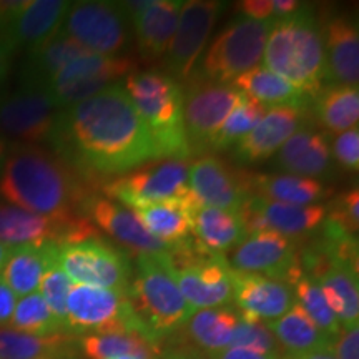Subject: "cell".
Masks as SVG:
<instances>
[{"label": "cell", "mask_w": 359, "mask_h": 359, "mask_svg": "<svg viewBox=\"0 0 359 359\" xmlns=\"http://www.w3.org/2000/svg\"><path fill=\"white\" fill-rule=\"evenodd\" d=\"M52 142L82 168L103 175L127 173L156 161L151 135L123 83L60 111Z\"/></svg>", "instance_id": "1"}, {"label": "cell", "mask_w": 359, "mask_h": 359, "mask_svg": "<svg viewBox=\"0 0 359 359\" xmlns=\"http://www.w3.org/2000/svg\"><path fill=\"white\" fill-rule=\"evenodd\" d=\"M0 196L17 208L55 219H75L88 198L82 183L55 154L34 145L8 151L0 173Z\"/></svg>", "instance_id": "2"}, {"label": "cell", "mask_w": 359, "mask_h": 359, "mask_svg": "<svg viewBox=\"0 0 359 359\" xmlns=\"http://www.w3.org/2000/svg\"><path fill=\"white\" fill-rule=\"evenodd\" d=\"M263 62L304 95L313 98L326 85L323 29L309 8L275 17L264 45Z\"/></svg>", "instance_id": "3"}, {"label": "cell", "mask_w": 359, "mask_h": 359, "mask_svg": "<svg viewBox=\"0 0 359 359\" xmlns=\"http://www.w3.org/2000/svg\"><path fill=\"white\" fill-rule=\"evenodd\" d=\"M123 88L151 135L156 161L190 158L180 82L167 72H133L125 77Z\"/></svg>", "instance_id": "4"}, {"label": "cell", "mask_w": 359, "mask_h": 359, "mask_svg": "<svg viewBox=\"0 0 359 359\" xmlns=\"http://www.w3.org/2000/svg\"><path fill=\"white\" fill-rule=\"evenodd\" d=\"M135 264L137 271L128 288L130 303L147 338L160 344L161 339L182 330L195 309L178 290L167 253H138Z\"/></svg>", "instance_id": "5"}, {"label": "cell", "mask_w": 359, "mask_h": 359, "mask_svg": "<svg viewBox=\"0 0 359 359\" xmlns=\"http://www.w3.org/2000/svg\"><path fill=\"white\" fill-rule=\"evenodd\" d=\"M167 259L178 290L195 311L233 303V269L223 255L203 248L190 238L175 245Z\"/></svg>", "instance_id": "6"}, {"label": "cell", "mask_w": 359, "mask_h": 359, "mask_svg": "<svg viewBox=\"0 0 359 359\" xmlns=\"http://www.w3.org/2000/svg\"><path fill=\"white\" fill-rule=\"evenodd\" d=\"M275 17L253 20L238 17L217 35L201 60V77L210 82L228 85L255 69L263 60L264 45Z\"/></svg>", "instance_id": "7"}, {"label": "cell", "mask_w": 359, "mask_h": 359, "mask_svg": "<svg viewBox=\"0 0 359 359\" xmlns=\"http://www.w3.org/2000/svg\"><path fill=\"white\" fill-rule=\"evenodd\" d=\"M65 327L69 333L80 336L107 333H138L145 336L130 303L128 293L88 285L70 286L67 296Z\"/></svg>", "instance_id": "8"}, {"label": "cell", "mask_w": 359, "mask_h": 359, "mask_svg": "<svg viewBox=\"0 0 359 359\" xmlns=\"http://www.w3.org/2000/svg\"><path fill=\"white\" fill-rule=\"evenodd\" d=\"M57 263L77 285L128 293L132 269L127 255L100 238L57 243Z\"/></svg>", "instance_id": "9"}, {"label": "cell", "mask_w": 359, "mask_h": 359, "mask_svg": "<svg viewBox=\"0 0 359 359\" xmlns=\"http://www.w3.org/2000/svg\"><path fill=\"white\" fill-rule=\"evenodd\" d=\"M183 88V125L193 154L210 150L215 135L240 100L241 92L231 85L191 77Z\"/></svg>", "instance_id": "10"}, {"label": "cell", "mask_w": 359, "mask_h": 359, "mask_svg": "<svg viewBox=\"0 0 359 359\" xmlns=\"http://www.w3.org/2000/svg\"><path fill=\"white\" fill-rule=\"evenodd\" d=\"M137 72V62L120 55H90L80 57L65 65L45 92L52 97L58 109L72 105L97 95L103 88L116 83L118 79L128 77Z\"/></svg>", "instance_id": "11"}, {"label": "cell", "mask_w": 359, "mask_h": 359, "mask_svg": "<svg viewBox=\"0 0 359 359\" xmlns=\"http://www.w3.org/2000/svg\"><path fill=\"white\" fill-rule=\"evenodd\" d=\"M103 193L123 206H130V210L155 201L187 198L191 195L188 165L180 160L151 161L105 183Z\"/></svg>", "instance_id": "12"}, {"label": "cell", "mask_w": 359, "mask_h": 359, "mask_svg": "<svg viewBox=\"0 0 359 359\" xmlns=\"http://www.w3.org/2000/svg\"><path fill=\"white\" fill-rule=\"evenodd\" d=\"M228 263L236 273L271 278L290 286L303 275L296 241L275 231L246 235L235 246Z\"/></svg>", "instance_id": "13"}, {"label": "cell", "mask_w": 359, "mask_h": 359, "mask_svg": "<svg viewBox=\"0 0 359 359\" xmlns=\"http://www.w3.org/2000/svg\"><path fill=\"white\" fill-rule=\"evenodd\" d=\"M62 30L95 55H115L130 40L128 17L114 2H75Z\"/></svg>", "instance_id": "14"}, {"label": "cell", "mask_w": 359, "mask_h": 359, "mask_svg": "<svg viewBox=\"0 0 359 359\" xmlns=\"http://www.w3.org/2000/svg\"><path fill=\"white\" fill-rule=\"evenodd\" d=\"M90 238H98V231L87 217L55 219L17 206L0 205V243L42 246L47 243H72Z\"/></svg>", "instance_id": "15"}, {"label": "cell", "mask_w": 359, "mask_h": 359, "mask_svg": "<svg viewBox=\"0 0 359 359\" xmlns=\"http://www.w3.org/2000/svg\"><path fill=\"white\" fill-rule=\"evenodd\" d=\"M60 111L45 90L20 88L0 98V137L25 145L52 142Z\"/></svg>", "instance_id": "16"}, {"label": "cell", "mask_w": 359, "mask_h": 359, "mask_svg": "<svg viewBox=\"0 0 359 359\" xmlns=\"http://www.w3.org/2000/svg\"><path fill=\"white\" fill-rule=\"evenodd\" d=\"M223 4L217 0H188L183 2L177 30L167 50V74L177 82L188 80L205 50L217 24Z\"/></svg>", "instance_id": "17"}, {"label": "cell", "mask_w": 359, "mask_h": 359, "mask_svg": "<svg viewBox=\"0 0 359 359\" xmlns=\"http://www.w3.org/2000/svg\"><path fill=\"white\" fill-rule=\"evenodd\" d=\"M251 177L235 172L215 155H203L188 167V188L198 205L240 212L251 196Z\"/></svg>", "instance_id": "18"}, {"label": "cell", "mask_w": 359, "mask_h": 359, "mask_svg": "<svg viewBox=\"0 0 359 359\" xmlns=\"http://www.w3.org/2000/svg\"><path fill=\"white\" fill-rule=\"evenodd\" d=\"M326 208L327 206L320 203L302 206L278 203L262 196H250L238 215L246 235L258 231H275L296 240L321 226L326 218Z\"/></svg>", "instance_id": "19"}, {"label": "cell", "mask_w": 359, "mask_h": 359, "mask_svg": "<svg viewBox=\"0 0 359 359\" xmlns=\"http://www.w3.org/2000/svg\"><path fill=\"white\" fill-rule=\"evenodd\" d=\"M82 210L90 217V222L110 235L123 248L133 251V255H163L175 246L163 243L158 238L150 235L132 210L109 198L88 196L83 201Z\"/></svg>", "instance_id": "20"}, {"label": "cell", "mask_w": 359, "mask_h": 359, "mask_svg": "<svg viewBox=\"0 0 359 359\" xmlns=\"http://www.w3.org/2000/svg\"><path fill=\"white\" fill-rule=\"evenodd\" d=\"M303 107H273L264 111L251 132L236 143V156L245 163L271 158L293 135L303 128Z\"/></svg>", "instance_id": "21"}, {"label": "cell", "mask_w": 359, "mask_h": 359, "mask_svg": "<svg viewBox=\"0 0 359 359\" xmlns=\"http://www.w3.org/2000/svg\"><path fill=\"white\" fill-rule=\"evenodd\" d=\"M233 302L241 316L269 323L293 306L294 294L286 283L233 271Z\"/></svg>", "instance_id": "22"}, {"label": "cell", "mask_w": 359, "mask_h": 359, "mask_svg": "<svg viewBox=\"0 0 359 359\" xmlns=\"http://www.w3.org/2000/svg\"><path fill=\"white\" fill-rule=\"evenodd\" d=\"M321 29L326 55V87H358L359 32L356 20L346 15H334L326 20Z\"/></svg>", "instance_id": "23"}, {"label": "cell", "mask_w": 359, "mask_h": 359, "mask_svg": "<svg viewBox=\"0 0 359 359\" xmlns=\"http://www.w3.org/2000/svg\"><path fill=\"white\" fill-rule=\"evenodd\" d=\"M70 6L72 2L65 0H27L25 7L0 37L13 52L17 47L30 50L60 32Z\"/></svg>", "instance_id": "24"}, {"label": "cell", "mask_w": 359, "mask_h": 359, "mask_svg": "<svg viewBox=\"0 0 359 359\" xmlns=\"http://www.w3.org/2000/svg\"><path fill=\"white\" fill-rule=\"evenodd\" d=\"M85 55H90L87 48L60 30L53 37L29 50L20 72L22 88L47 90L48 83L58 72L70 62Z\"/></svg>", "instance_id": "25"}, {"label": "cell", "mask_w": 359, "mask_h": 359, "mask_svg": "<svg viewBox=\"0 0 359 359\" xmlns=\"http://www.w3.org/2000/svg\"><path fill=\"white\" fill-rule=\"evenodd\" d=\"M182 0H150L132 19L138 50L148 58L165 55L177 30Z\"/></svg>", "instance_id": "26"}, {"label": "cell", "mask_w": 359, "mask_h": 359, "mask_svg": "<svg viewBox=\"0 0 359 359\" xmlns=\"http://www.w3.org/2000/svg\"><path fill=\"white\" fill-rule=\"evenodd\" d=\"M198 205L193 195L187 198L155 201L132 208L147 231L167 245L190 240L193 233V208Z\"/></svg>", "instance_id": "27"}, {"label": "cell", "mask_w": 359, "mask_h": 359, "mask_svg": "<svg viewBox=\"0 0 359 359\" xmlns=\"http://www.w3.org/2000/svg\"><path fill=\"white\" fill-rule=\"evenodd\" d=\"M278 163L290 175L316 180L330 170V143L323 133L303 127L280 148Z\"/></svg>", "instance_id": "28"}, {"label": "cell", "mask_w": 359, "mask_h": 359, "mask_svg": "<svg viewBox=\"0 0 359 359\" xmlns=\"http://www.w3.org/2000/svg\"><path fill=\"white\" fill-rule=\"evenodd\" d=\"M266 325L275 334L283 353L286 351V356H306L331 348L333 343V339L327 338L314 325V321L298 303H294L278 320L269 321Z\"/></svg>", "instance_id": "29"}, {"label": "cell", "mask_w": 359, "mask_h": 359, "mask_svg": "<svg viewBox=\"0 0 359 359\" xmlns=\"http://www.w3.org/2000/svg\"><path fill=\"white\" fill-rule=\"evenodd\" d=\"M193 236L203 248L222 255L235 248L246 231L236 212L196 205L193 208Z\"/></svg>", "instance_id": "30"}, {"label": "cell", "mask_w": 359, "mask_h": 359, "mask_svg": "<svg viewBox=\"0 0 359 359\" xmlns=\"http://www.w3.org/2000/svg\"><path fill=\"white\" fill-rule=\"evenodd\" d=\"M57 243L42 246H13L2 268V280L15 296L35 293L43 271L55 257Z\"/></svg>", "instance_id": "31"}, {"label": "cell", "mask_w": 359, "mask_h": 359, "mask_svg": "<svg viewBox=\"0 0 359 359\" xmlns=\"http://www.w3.org/2000/svg\"><path fill=\"white\" fill-rule=\"evenodd\" d=\"M251 196L288 205H316L326 196V187L320 180L298 175H251Z\"/></svg>", "instance_id": "32"}, {"label": "cell", "mask_w": 359, "mask_h": 359, "mask_svg": "<svg viewBox=\"0 0 359 359\" xmlns=\"http://www.w3.org/2000/svg\"><path fill=\"white\" fill-rule=\"evenodd\" d=\"M238 92L245 93L262 103L263 107H306L309 97L294 88L290 82L268 70L266 67H255L231 82Z\"/></svg>", "instance_id": "33"}, {"label": "cell", "mask_w": 359, "mask_h": 359, "mask_svg": "<svg viewBox=\"0 0 359 359\" xmlns=\"http://www.w3.org/2000/svg\"><path fill=\"white\" fill-rule=\"evenodd\" d=\"M313 114L330 133H343L358 127L359 90L348 85H327L313 97Z\"/></svg>", "instance_id": "34"}, {"label": "cell", "mask_w": 359, "mask_h": 359, "mask_svg": "<svg viewBox=\"0 0 359 359\" xmlns=\"http://www.w3.org/2000/svg\"><path fill=\"white\" fill-rule=\"evenodd\" d=\"M74 354L69 334L34 336L0 327V359H64Z\"/></svg>", "instance_id": "35"}, {"label": "cell", "mask_w": 359, "mask_h": 359, "mask_svg": "<svg viewBox=\"0 0 359 359\" xmlns=\"http://www.w3.org/2000/svg\"><path fill=\"white\" fill-rule=\"evenodd\" d=\"M236 323L238 314L230 308H213L193 313L183 327L188 339L203 354H210L230 346Z\"/></svg>", "instance_id": "36"}, {"label": "cell", "mask_w": 359, "mask_h": 359, "mask_svg": "<svg viewBox=\"0 0 359 359\" xmlns=\"http://www.w3.org/2000/svg\"><path fill=\"white\" fill-rule=\"evenodd\" d=\"M80 348L88 359H115L120 356H140L156 359L160 346L138 333L87 334L80 339Z\"/></svg>", "instance_id": "37"}, {"label": "cell", "mask_w": 359, "mask_h": 359, "mask_svg": "<svg viewBox=\"0 0 359 359\" xmlns=\"http://www.w3.org/2000/svg\"><path fill=\"white\" fill-rule=\"evenodd\" d=\"M8 326L13 331L34 336H50L65 331L37 291L22 296L20 302L15 304Z\"/></svg>", "instance_id": "38"}, {"label": "cell", "mask_w": 359, "mask_h": 359, "mask_svg": "<svg viewBox=\"0 0 359 359\" xmlns=\"http://www.w3.org/2000/svg\"><path fill=\"white\" fill-rule=\"evenodd\" d=\"M264 111H266V107L241 93L235 109L230 111L222 128L215 135L210 150H226L231 145H236L241 138H245L251 130L257 127Z\"/></svg>", "instance_id": "39"}, {"label": "cell", "mask_w": 359, "mask_h": 359, "mask_svg": "<svg viewBox=\"0 0 359 359\" xmlns=\"http://www.w3.org/2000/svg\"><path fill=\"white\" fill-rule=\"evenodd\" d=\"M291 290H293V294L296 296V299H298L296 303L306 311L308 316L314 321V325L320 327L327 338L334 339L339 333L341 326L338 323V318H336L334 313L331 311L330 304H327L320 285H318L313 278H309L303 273V275L293 283Z\"/></svg>", "instance_id": "40"}, {"label": "cell", "mask_w": 359, "mask_h": 359, "mask_svg": "<svg viewBox=\"0 0 359 359\" xmlns=\"http://www.w3.org/2000/svg\"><path fill=\"white\" fill-rule=\"evenodd\" d=\"M228 348H246L258 353L283 356V349L266 323L250 320L245 316H238V323L233 330Z\"/></svg>", "instance_id": "41"}, {"label": "cell", "mask_w": 359, "mask_h": 359, "mask_svg": "<svg viewBox=\"0 0 359 359\" xmlns=\"http://www.w3.org/2000/svg\"><path fill=\"white\" fill-rule=\"evenodd\" d=\"M72 281L69 276L65 275L64 269L57 263V248L55 257L50 263H48L47 269L43 271L42 280H40V296L47 306L50 308L53 316L60 321V325L65 327V318H67V296H69ZM67 331V327H65Z\"/></svg>", "instance_id": "42"}, {"label": "cell", "mask_w": 359, "mask_h": 359, "mask_svg": "<svg viewBox=\"0 0 359 359\" xmlns=\"http://www.w3.org/2000/svg\"><path fill=\"white\" fill-rule=\"evenodd\" d=\"M326 218L330 222L338 224L349 235L358 236L359 228V193L358 188L349 190L343 195H339L331 205V208H326Z\"/></svg>", "instance_id": "43"}, {"label": "cell", "mask_w": 359, "mask_h": 359, "mask_svg": "<svg viewBox=\"0 0 359 359\" xmlns=\"http://www.w3.org/2000/svg\"><path fill=\"white\" fill-rule=\"evenodd\" d=\"M333 155L338 163L349 172H358L359 168V128L336 135L333 142Z\"/></svg>", "instance_id": "44"}, {"label": "cell", "mask_w": 359, "mask_h": 359, "mask_svg": "<svg viewBox=\"0 0 359 359\" xmlns=\"http://www.w3.org/2000/svg\"><path fill=\"white\" fill-rule=\"evenodd\" d=\"M331 351L338 359H359V325L341 326L339 333L331 343Z\"/></svg>", "instance_id": "45"}, {"label": "cell", "mask_w": 359, "mask_h": 359, "mask_svg": "<svg viewBox=\"0 0 359 359\" xmlns=\"http://www.w3.org/2000/svg\"><path fill=\"white\" fill-rule=\"evenodd\" d=\"M238 7L245 13L243 17L253 20H269L275 17L273 0H243L238 4Z\"/></svg>", "instance_id": "46"}, {"label": "cell", "mask_w": 359, "mask_h": 359, "mask_svg": "<svg viewBox=\"0 0 359 359\" xmlns=\"http://www.w3.org/2000/svg\"><path fill=\"white\" fill-rule=\"evenodd\" d=\"M206 359H281L276 354H264L246 348H224L222 351L205 354Z\"/></svg>", "instance_id": "47"}, {"label": "cell", "mask_w": 359, "mask_h": 359, "mask_svg": "<svg viewBox=\"0 0 359 359\" xmlns=\"http://www.w3.org/2000/svg\"><path fill=\"white\" fill-rule=\"evenodd\" d=\"M25 4L27 0H8V2L0 0V35L6 34V30L12 25V22L25 7Z\"/></svg>", "instance_id": "48"}, {"label": "cell", "mask_w": 359, "mask_h": 359, "mask_svg": "<svg viewBox=\"0 0 359 359\" xmlns=\"http://www.w3.org/2000/svg\"><path fill=\"white\" fill-rule=\"evenodd\" d=\"M17 298L12 293V290L0 280V327L8 325L11 321L13 309H15Z\"/></svg>", "instance_id": "49"}, {"label": "cell", "mask_w": 359, "mask_h": 359, "mask_svg": "<svg viewBox=\"0 0 359 359\" xmlns=\"http://www.w3.org/2000/svg\"><path fill=\"white\" fill-rule=\"evenodd\" d=\"M13 50L8 47V43L0 37V85L7 79L8 70H11V58Z\"/></svg>", "instance_id": "50"}, {"label": "cell", "mask_w": 359, "mask_h": 359, "mask_svg": "<svg viewBox=\"0 0 359 359\" xmlns=\"http://www.w3.org/2000/svg\"><path fill=\"white\" fill-rule=\"evenodd\" d=\"M298 8H302V4L296 0H273V12L276 13V17L291 15Z\"/></svg>", "instance_id": "51"}, {"label": "cell", "mask_w": 359, "mask_h": 359, "mask_svg": "<svg viewBox=\"0 0 359 359\" xmlns=\"http://www.w3.org/2000/svg\"><path fill=\"white\" fill-rule=\"evenodd\" d=\"M165 359H206V356L203 353L195 351V349L178 348V349H173V351L167 353Z\"/></svg>", "instance_id": "52"}, {"label": "cell", "mask_w": 359, "mask_h": 359, "mask_svg": "<svg viewBox=\"0 0 359 359\" xmlns=\"http://www.w3.org/2000/svg\"><path fill=\"white\" fill-rule=\"evenodd\" d=\"M304 359H338L331 351V348L327 349H323V351H318V353H311V354H306V356H302Z\"/></svg>", "instance_id": "53"}, {"label": "cell", "mask_w": 359, "mask_h": 359, "mask_svg": "<svg viewBox=\"0 0 359 359\" xmlns=\"http://www.w3.org/2000/svg\"><path fill=\"white\" fill-rule=\"evenodd\" d=\"M12 248H13V246H11V245L0 243V271H2L4 264L7 263L8 257H11V253H12Z\"/></svg>", "instance_id": "54"}, {"label": "cell", "mask_w": 359, "mask_h": 359, "mask_svg": "<svg viewBox=\"0 0 359 359\" xmlns=\"http://www.w3.org/2000/svg\"><path fill=\"white\" fill-rule=\"evenodd\" d=\"M8 155V143L4 137H0V173H2L4 163H6Z\"/></svg>", "instance_id": "55"}, {"label": "cell", "mask_w": 359, "mask_h": 359, "mask_svg": "<svg viewBox=\"0 0 359 359\" xmlns=\"http://www.w3.org/2000/svg\"><path fill=\"white\" fill-rule=\"evenodd\" d=\"M115 359H145V358H140V356H120V358H115Z\"/></svg>", "instance_id": "56"}, {"label": "cell", "mask_w": 359, "mask_h": 359, "mask_svg": "<svg viewBox=\"0 0 359 359\" xmlns=\"http://www.w3.org/2000/svg\"><path fill=\"white\" fill-rule=\"evenodd\" d=\"M281 359H304L302 356H283Z\"/></svg>", "instance_id": "57"}]
</instances>
